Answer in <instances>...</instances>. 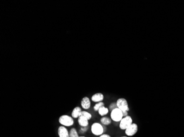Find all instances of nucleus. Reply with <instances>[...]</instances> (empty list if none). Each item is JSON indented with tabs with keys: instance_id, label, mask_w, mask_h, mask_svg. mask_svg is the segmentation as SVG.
I'll return each mask as SVG.
<instances>
[{
	"instance_id": "f257e3e1",
	"label": "nucleus",
	"mask_w": 184,
	"mask_h": 137,
	"mask_svg": "<svg viewBox=\"0 0 184 137\" xmlns=\"http://www.w3.org/2000/svg\"><path fill=\"white\" fill-rule=\"evenodd\" d=\"M59 122L65 127H70L73 125L74 120L72 117L68 116L67 115H63L59 117Z\"/></svg>"
},
{
	"instance_id": "f03ea898",
	"label": "nucleus",
	"mask_w": 184,
	"mask_h": 137,
	"mask_svg": "<svg viewBox=\"0 0 184 137\" xmlns=\"http://www.w3.org/2000/svg\"><path fill=\"white\" fill-rule=\"evenodd\" d=\"M123 117V111L119 108H117L111 111L110 118L113 121L116 122H120Z\"/></svg>"
},
{
	"instance_id": "7ed1b4c3",
	"label": "nucleus",
	"mask_w": 184,
	"mask_h": 137,
	"mask_svg": "<svg viewBox=\"0 0 184 137\" xmlns=\"http://www.w3.org/2000/svg\"><path fill=\"white\" fill-rule=\"evenodd\" d=\"M91 132L95 136H101L104 133V128L102 124L98 122L92 124L91 126Z\"/></svg>"
},
{
	"instance_id": "20e7f679",
	"label": "nucleus",
	"mask_w": 184,
	"mask_h": 137,
	"mask_svg": "<svg viewBox=\"0 0 184 137\" xmlns=\"http://www.w3.org/2000/svg\"><path fill=\"white\" fill-rule=\"evenodd\" d=\"M133 123V120L130 116L123 117L119 124V127L121 130H126Z\"/></svg>"
},
{
	"instance_id": "39448f33",
	"label": "nucleus",
	"mask_w": 184,
	"mask_h": 137,
	"mask_svg": "<svg viewBox=\"0 0 184 137\" xmlns=\"http://www.w3.org/2000/svg\"><path fill=\"white\" fill-rule=\"evenodd\" d=\"M116 104L117 108L121 110V111H129L130 108L129 106V104L127 100L123 98H120L118 99L116 101Z\"/></svg>"
},
{
	"instance_id": "423d86ee",
	"label": "nucleus",
	"mask_w": 184,
	"mask_h": 137,
	"mask_svg": "<svg viewBox=\"0 0 184 137\" xmlns=\"http://www.w3.org/2000/svg\"><path fill=\"white\" fill-rule=\"evenodd\" d=\"M138 130V128L137 124L136 123H133L125 130V134L129 137L133 136L136 134Z\"/></svg>"
},
{
	"instance_id": "0eeeda50",
	"label": "nucleus",
	"mask_w": 184,
	"mask_h": 137,
	"mask_svg": "<svg viewBox=\"0 0 184 137\" xmlns=\"http://www.w3.org/2000/svg\"><path fill=\"white\" fill-rule=\"evenodd\" d=\"M81 105L82 108L85 110H88L90 108L91 102L88 96L83 97L81 102Z\"/></svg>"
},
{
	"instance_id": "6e6552de",
	"label": "nucleus",
	"mask_w": 184,
	"mask_h": 137,
	"mask_svg": "<svg viewBox=\"0 0 184 137\" xmlns=\"http://www.w3.org/2000/svg\"><path fill=\"white\" fill-rule=\"evenodd\" d=\"M57 132L59 137H69V134L67 129L63 126H60L59 127Z\"/></svg>"
},
{
	"instance_id": "1a4fd4ad",
	"label": "nucleus",
	"mask_w": 184,
	"mask_h": 137,
	"mask_svg": "<svg viewBox=\"0 0 184 137\" xmlns=\"http://www.w3.org/2000/svg\"><path fill=\"white\" fill-rule=\"evenodd\" d=\"M104 96L102 93H96L91 97L92 101L94 103L102 102V100H104Z\"/></svg>"
},
{
	"instance_id": "9d476101",
	"label": "nucleus",
	"mask_w": 184,
	"mask_h": 137,
	"mask_svg": "<svg viewBox=\"0 0 184 137\" xmlns=\"http://www.w3.org/2000/svg\"><path fill=\"white\" fill-rule=\"evenodd\" d=\"M78 122L82 127H88L89 124V120L86 117L83 116H80L78 117Z\"/></svg>"
},
{
	"instance_id": "9b49d317",
	"label": "nucleus",
	"mask_w": 184,
	"mask_h": 137,
	"mask_svg": "<svg viewBox=\"0 0 184 137\" xmlns=\"http://www.w3.org/2000/svg\"><path fill=\"white\" fill-rule=\"evenodd\" d=\"M82 111L81 108L79 106H76L72 110L71 113V116L74 118H77L81 116Z\"/></svg>"
},
{
	"instance_id": "f8f14e48",
	"label": "nucleus",
	"mask_w": 184,
	"mask_h": 137,
	"mask_svg": "<svg viewBox=\"0 0 184 137\" xmlns=\"http://www.w3.org/2000/svg\"><path fill=\"white\" fill-rule=\"evenodd\" d=\"M112 120L108 117L103 116L100 118V122L103 125L108 126L111 123Z\"/></svg>"
},
{
	"instance_id": "ddd939ff",
	"label": "nucleus",
	"mask_w": 184,
	"mask_h": 137,
	"mask_svg": "<svg viewBox=\"0 0 184 137\" xmlns=\"http://www.w3.org/2000/svg\"><path fill=\"white\" fill-rule=\"evenodd\" d=\"M109 108L105 107V106L102 107L100 109L98 110V113L101 116H104L105 115H106L108 113H109Z\"/></svg>"
},
{
	"instance_id": "4468645a",
	"label": "nucleus",
	"mask_w": 184,
	"mask_h": 137,
	"mask_svg": "<svg viewBox=\"0 0 184 137\" xmlns=\"http://www.w3.org/2000/svg\"><path fill=\"white\" fill-rule=\"evenodd\" d=\"M69 137H78V132L76 130V129L75 128H71L70 130H69Z\"/></svg>"
},
{
	"instance_id": "2eb2a0df",
	"label": "nucleus",
	"mask_w": 184,
	"mask_h": 137,
	"mask_svg": "<svg viewBox=\"0 0 184 137\" xmlns=\"http://www.w3.org/2000/svg\"><path fill=\"white\" fill-rule=\"evenodd\" d=\"M104 106V103L102 102H98V103H96V104L94 105L93 109L95 111H98V110L100 109L102 107Z\"/></svg>"
},
{
	"instance_id": "dca6fc26",
	"label": "nucleus",
	"mask_w": 184,
	"mask_h": 137,
	"mask_svg": "<svg viewBox=\"0 0 184 137\" xmlns=\"http://www.w3.org/2000/svg\"><path fill=\"white\" fill-rule=\"evenodd\" d=\"M81 116H83L86 117L88 120H89L90 119L92 118V114H90L88 112L84 110V111H82V113H81Z\"/></svg>"
},
{
	"instance_id": "f3484780",
	"label": "nucleus",
	"mask_w": 184,
	"mask_h": 137,
	"mask_svg": "<svg viewBox=\"0 0 184 137\" xmlns=\"http://www.w3.org/2000/svg\"><path fill=\"white\" fill-rule=\"evenodd\" d=\"M117 108V106L116 102H113V103H111L110 104L109 106V110L110 111H113V110L116 109Z\"/></svg>"
},
{
	"instance_id": "a211bd4d",
	"label": "nucleus",
	"mask_w": 184,
	"mask_h": 137,
	"mask_svg": "<svg viewBox=\"0 0 184 137\" xmlns=\"http://www.w3.org/2000/svg\"><path fill=\"white\" fill-rule=\"evenodd\" d=\"M88 130V127H82L81 129V130H80V132L81 133H86L87 130Z\"/></svg>"
},
{
	"instance_id": "6ab92c4d",
	"label": "nucleus",
	"mask_w": 184,
	"mask_h": 137,
	"mask_svg": "<svg viewBox=\"0 0 184 137\" xmlns=\"http://www.w3.org/2000/svg\"><path fill=\"white\" fill-rule=\"evenodd\" d=\"M123 117H125L129 115V113H128V111H123Z\"/></svg>"
},
{
	"instance_id": "aec40b11",
	"label": "nucleus",
	"mask_w": 184,
	"mask_h": 137,
	"mask_svg": "<svg viewBox=\"0 0 184 137\" xmlns=\"http://www.w3.org/2000/svg\"><path fill=\"white\" fill-rule=\"evenodd\" d=\"M99 137H111V136L108 134H102V135L100 136Z\"/></svg>"
},
{
	"instance_id": "412c9836",
	"label": "nucleus",
	"mask_w": 184,
	"mask_h": 137,
	"mask_svg": "<svg viewBox=\"0 0 184 137\" xmlns=\"http://www.w3.org/2000/svg\"><path fill=\"white\" fill-rule=\"evenodd\" d=\"M102 126H103V128H104V133H105V132H106V126L103 125V124H102Z\"/></svg>"
},
{
	"instance_id": "4be33fe9",
	"label": "nucleus",
	"mask_w": 184,
	"mask_h": 137,
	"mask_svg": "<svg viewBox=\"0 0 184 137\" xmlns=\"http://www.w3.org/2000/svg\"><path fill=\"white\" fill-rule=\"evenodd\" d=\"M78 137H84V136H79Z\"/></svg>"
},
{
	"instance_id": "5701e85b",
	"label": "nucleus",
	"mask_w": 184,
	"mask_h": 137,
	"mask_svg": "<svg viewBox=\"0 0 184 137\" xmlns=\"http://www.w3.org/2000/svg\"><path fill=\"white\" fill-rule=\"evenodd\" d=\"M127 137V136H123V137Z\"/></svg>"
}]
</instances>
